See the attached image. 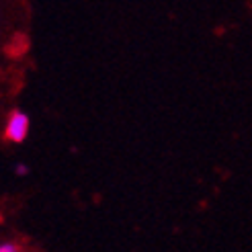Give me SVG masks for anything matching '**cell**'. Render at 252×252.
<instances>
[{"instance_id": "obj_1", "label": "cell", "mask_w": 252, "mask_h": 252, "mask_svg": "<svg viewBox=\"0 0 252 252\" xmlns=\"http://www.w3.org/2000/svg\"><path fill=\"white\" fill-rule=\"evenodd\" d=\"M29 117L25 115L23 111H12L10 117L6 119V125H4V135L6 140L15 142V144H21L27 140V133H29Z\"/></svg>"}, {"instance_id": "obj_2", "label": "cell", "mask_w": 252, "mask_h": 252, "mask_svg": "<svg viewBox=\"0 0 252 252\" xmlns=\"http://www.w3.org/2000/svg\"><path fill=\"white\" fill-rule=\"evenodd\" d=\"M19 250H21V246L15 244V242H2L0 244V252H19Z\"/></svg>"}, {"instance_id": "obj_3", "label": "cell", "mask_w": 252, "mask_h": 252, "mask_svg": "<svg viewBox=\"0 0 252 252\" xmlns=\"http://www.w3.org/2000/svg\"><path fill=\"white\" fill-rule=\"evenodd\" d=\"M27 172H29V168H27V166H25V164H19V166H17V174H19V176H21V174L25 176V174H27Z\"/></svg>"}]
</instances>
